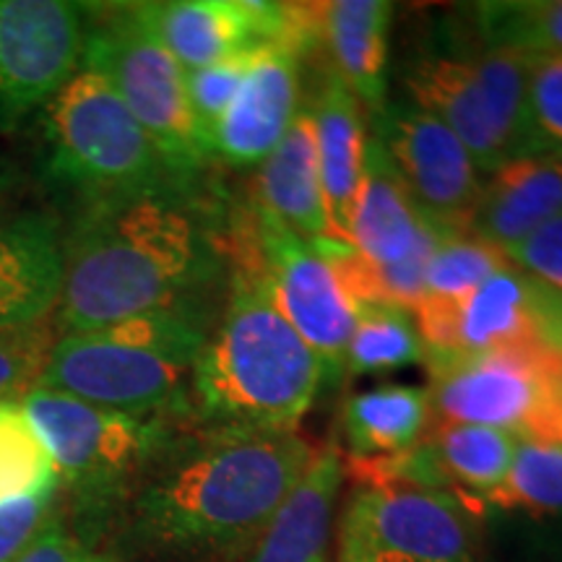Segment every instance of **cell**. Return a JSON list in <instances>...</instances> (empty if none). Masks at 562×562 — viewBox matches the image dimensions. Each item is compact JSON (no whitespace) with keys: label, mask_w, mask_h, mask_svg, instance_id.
<instances>
[{"label":"cell","mask_w":562,"mask_h":562,"mask_svg":"<svg viewBox=\"0 0 562 562\" xmlns=\"http://www.w3.org/2000/svg\"><path fill=\"white\" fill-rule=\"evenodd\" d=\"M414 206L440 232H467L480 206L484 175L467 146L438 117L414 104L385 102L375 133Z\"/></svg>","instance_id":"7c38bea8"},{"label":"cell","mask_w":562,"mask_h":562,"mask_svg":"<svg viewBox=\"0 0 562 562\" xmlns=\"http://www.w3.org/2000/svg\"><path fill=\"white\" fill-rule=\"evenodd\" d=\"M533 58L474 40L467 50L427 53L406 68L409 100L467 146L484 178L505 161L537 154L529 81Z\"/></svg>","instance_id":"8992f818"},{"label":"cell","mask_w":562,"mask_h":562,"mask_svg":"<svg viewBox=\"0 0 562 562\" xmlns=\"http://www.w3.org/2000/svg\"><path fill=\"white\" fill-rule=\"evenodd\" d=\"M539 281L505 266L456 302L422 300L414 307L427 357H463L537 344ZM542 349V347H539Z\"/></svg>","instance_id":"4fadbf2b"},{"label":"cell","mask_w":562,"mask_h":562,"mask_svg":"<svg viewBox=\"0 0 562 562\" xmlns=\"http://www.w3.org/2000/svg\"><path fill=\"white\" fill-rule=\"evenodd\" d=\"M440 472L451 484V492L467 505L469 501L482 503L505 482L510 463L516 459V435L482 425H446L430 422L427 430Z\"/></svg>","instance_id":"cb8c5ba5"},{"label":"cell","mask_w":562,"mask_h":562,"mask_svg":"<svg viewBox=\"0 0 562 562\" xmlns=\"http://www.w3.org/2000/svg\"><path fill=\"white\" fill-rule=\"evenodd\" d=\"M45 175L76 201L131 193L178 178L110 79L81 63L40 112Z\"/></svg>","instance_id":"5b68a950"},{"label":"cell","mask_w":562,"mask_h":562,"mask_svg":"<svg viewBox=\"0 0 562 562\" xmlns=\"http://www.w3.org/2000/svg\"><path fill=\"white\" fill-rule=\"evenodd\" d=\"M336 562H375L370 539L368 495L357 487L344 510L339 533H336Z\"/></svg>","instance_id":"d590c367"},{"label":"cell","mask_w":562,"mask_h":562,"mask_svg":"<svg viewBox=\"0 0 562 562\" xmlns=\"http://www.w3.org/2000/svg\"><path fill=\"white\" fill-rule=\"evenodd\" d=\"M311 115L328 211L339 237L349 245V224L362 191L370 144L362 104L355 100L347 83L328 70Z\"/></svg>","instance_id":"7402d4cb"},{"label":"cell","mask_w":562,"mask_h":562,"mask_svg":"<svg viewBox=\"0 0 562 562\" xmlns=\"http://www.w3.org/2000/svg\"><path fill=\"white\" fill-rule=\"evenodd\" d=\"M55 336L50 321L0 331V402L21 398L37 385Z\"/></svg>","instance_id":"4dcf8cb0"},{"label":"cell","mask_w":562,"mask_h":562,"mask_svg":"<svg viewBox=\"0 0 562 562\" xmlns=\"http://www.w3.org/2000/svg\"><path fill=\"white\" fill-rule=\"evenodd\" d=\"M347 474L339 442L318 448L297 487L281 505L248 562H331L336 501Z\"/></svg>","instance_id":"d6986e66"},{"label":"cell","mask_w":562,"mask_h":562,"mask_svg":"<svg viewBox=\"0 0 562 562\" xmlns=\"http://www.w3.org/2000/svg\"><path fill=\"white\" fill-rule=\"evenodd\" d=\"M58 484L55 463L26 417L21 398L0 402V505Z\"/></svg>","instance_id":"83f0119b"},{"label":"cell","mask_w":562,"mask_h":562,"mask_svg":"<svg viewBox=\"0 0 562 562\" xmlns=\"http://www.w3.org/2000/svg\"><path fill=\"white\" fill-rule=\"evenodd\" d=\"M263 47L266 45L252 47V50L237 53L227 60L214 63V66L188 70L186 74L188 100H191L195 123H199L201 136L206 140V146L211 140V133L216 128V123L222 121L224 110L229 108V102L235 100V94L240 91L245 76L250 74V68L256 66V60L261 58Z\"/></svg>","instance_id":"f546056e"},{"label":"cell","mask_w":562,"mask_h":562,"mask_svg":"<svg viewBox=\"0 0 562 562\" xmlns=\"http://www.w3.org/2000/svg\"><path fill=\"white\" fill-rule=\"evenodd\" d=\"M430 391L385 383L360 391L341 406V435L349 459H383L409 451L430 430Z\"/></svg>","instance_id":"603a6c76"},{"label":"cell","mask_w":562,"mask_h":562,"mask_svg":"<svg viewBox=\"0 0 562 562\" xmlns=\"http://www.w3.org/2000/svg\"><path fill=\"white\" fill-rule=\"evenodd\" d=\"M432 422L562 446V362L539 347L427 357Z\"/></svg>","instance_id":"9c48e42d"},{"label":"cell","mask_w":562,"mask_h":562,"mask_svg":"<svg viewBox=\"0 0 562 562\" xmlns=\"http://www.w3.org/2000/svg\"><path fill=\"white\" fill-rule=\"evenodd\" d=\"M318 448L300 430L201 427L178 438L128 492L125 533L170 558H243L269 529Z\"/></svg>","instance_id":"7a4b0ae2"},{"label":"cell","mask_w":562,"mask_h":562,"mask_svg":"<svg viewBox=\"0 0 562 562\" xmlns=\"http://www.w3.org/2000/svg\"><path fill=\"white\" fill-rule=\"evenodd\" d=\"M427 360L414 313L393 305H360L351 328L347 362L349 375H381Z\"/></svg>","instance_id":"484cf974"},{"label":"cell","mask_w":562,"mask_h":562,"mask_svg":"<svg viewBox=\"0 0 562 562\" xmlns=\"http://www.w3.org/2000/svg\"><path fill=\"white\" fill-rule=\"evenodd\" d=\"M87 11L68 0H0V133L19 131L81 66Z\"/></svg>","instance_id":"8fae6325"},{"label":"cell","mask_w":562,"mask_h":562,"mask_svg":"<svg viewBox=\"0 0 562 562\" xmlns=\"http://www.w3.org/2000/svg\"><path fill=\"white\" fill-rule=\"evenodd\" d=\"M24 182L16 161L0 157V206H5V201L19 191V186Z\"/></svg>","instance_id":"8d00e7d4"},{"label":"cell","mask_w":562,"mask_h":562,"mask_svg":"<svg viewBox=\"0 0 562 562\" xmlns=\"http://www.w3.org/2000/svg\"><path fill=\"white\" fill-rule=\"evenodd\" d=\"M497 510L562 518V446L521 440L505 482L484 501Z\"/></svg>","instance_id":"4316f807"},{"label":"cell","mask_w":562,"mask_h":562,"mask_svg":"<svg viewBox=\"0 0 562 562\" xmlns=\"http://www.w3.org/2000/svg\"><path fill=\"white\" fill-rule=\"evenodd\" d=\"M393 3L389 0H331L321 3L318 34L334 74L355 100L378 115L389 102Z\"/></svg>","instance_id":"44dd1931"},{"label":"cell","mask_w":562,"mask_h":562,"mask_svg":"<svg viewBox=\"0 0 562 562\" xmlns=\"http://www.w3.org/2000/svg\"><path fill=\"white\" fill-rule=\"evenodd\" d=\"M360 490L375 562H476L463 503L451 492L402 484Z\"/></svg>","instance_id":"9a60e30c"},{"label":"cell","mask_w":562,"mask_h":562,"mask_svg":"<svg viewBox=\"0 0 562 562\" xmlns=\"http://www.w3.org/2000/svg\"><path fill=\"white\" fill-rule=\"evenodd\" d=\"M323 381L318 355L281 315L245 248L193 368V417L203 427L297 430Z\"/></svg>","instance_id":"3957f363"},{"label":"cell","mask_w":562,"mask_h":562,"mask_svg":"<svg viewBox=\"0 0 562 562\" xmlns=\"http://www.w3.org/2000/svg\"><path fill=\"white\" fill-rule=\"evenodd\" d=\"M440 235L414 206L383 144L370 133L362 191L349 224L351 248L372 266H393L435 248Z\"/></svg>","instance_id":"ac0fdd59"},{"label":"cell","mask_w":562,"mask_h":562,"mask_svg":"<svg viewBox=\"0 0 562 562\" xmlns=\"http://www.w3.org/2000/svg\"><path fill=\"white\" fill-rule=\"evenodd\" d=\"M252 206L313 245L344 243L328 211L311 110H300L277 149L258 165Z\"/></svg>","instance_id":"e0dca14e"},{"label":"cell","mask_w":562,"mask_h":562,"mask_svg":"<svg viewBox=\"0 0 562 562\" xmlns=\"http://www.w3.org/2000/svg\"><path fill=\"white\" fill-rule=\"evenodd\" d=\"M21 406L58 480L87 505H110L128 495L175 438L172 422L104 409L40 385L21 396Z\"/></svg>","instance_id":"ba28073f"},{"label":"cell","mask_w":562,"mask_h":562,"mask_svg":"<svg viewBox=\"0 0 562 562\" xmlns=\"http://www.w3.org/2000/svg\"><path fill=\"white\" fill-rule=\"evenodd\" d=\"M245 235L250 237L248 250L281 315L318 355L326 381L336 383L347 362L360 305L351 300L318 245L307 243L277 216L250 206V227Z\"/></svg>","instance_id":"30bf717a"},{"label":"cell","mask_w":562,"mask_h":562,"mask_svg":"<svg viewBox=\"0 0 562 562\" xmlns=\"http://www.w3.org/2000/svg\"><path fill=\"white\" fill-rule=\"evenodd\" d=\"M292 42H271L245 76L240 91L211 133V159L229 167H258L300 115V60Z\"/></svg>","instance_id":"5bb4252c"},{"label":"cell","mask_w":562,"mask_h":562,"mask_svg":"<svg viewBox=\"0 0 562 562\" xmlns=\"http://www.w3.org/2000/svg\"><path fill=\"white\" fill-rule=\"evenodd\" d=\"M463 11L469 32L484 47L562 58V0H484Z\"/></svg>","instance_id":"d4e9b609"},{"label":"cell","mask_w":562,"mask_h":562,"mask_svg":"<svg viewBox=\"0 0 562 562\" xmlns=\"http://www.w3.org/2000/svg\"><path fill=\"white\" fill-rule=\"evenodd\" d=\"M529 112L533 149L562 159V58H533Z\"/></svg>","instance_id":"1f68e13d"},{"label":"cell","mask_w":562,"mask_h":562,"mask_svg":"<svg viewBox=\"0 0 562 562\" xmlns=\"http://www.w3.org/2000/svg\"><path fill=\"white\" fill-rule=\"evenodd\" d=\"M510 266L501 248L484 243L472 232H442L435 245L425 277V297L432 302H456L476 290L484 279Z\"/></svg>","instance_id":"f1b7e54d"},{"label":"cell","mask_w":562,"mask_h":562,"mask_svg":"<svg viewBox=\"0 0 562 562\" xmlns=\"http://www.w3.org/2000/svg\"><path fill=\"white\" fill-rule=\"evenodd\" d=\"M87 16L94 21H87L81 63L108 76L167 167L195 180L211 154L188 100L186 70L154 34L140 3L108 5Z\"/></svg>","instance_id":"52a82bcc"},{"label":"cell","mask_w":562,"mask_h":562,"mask_svg":"<svg viewBox=\"0 0 562 562\" xmlns=\"http://www.w3.org/2000/svg\"><path fill=\"white\" fill-rule=\"evenodd\" d=\"M55 492L58 487L40 490L0 505V562L16 560L37 537V531L53 516Z\"/></svg>","instance_id":"d6a6232c"},{"label":"cell","mask_w":562,"mask_h":562,"mask_svg":"<svg viewBox=\"0 0 562 562\" xmlns=\"http://www.w3.org/2000/svg\"><path fill=\"white\" fill-rule=\"evenodd\" d=\"M562 214V159L531 154L505 161L484 178L482 199L469 232L505 256L554 216Z\"/></svg>","instance_id":"ffe728a7"},{"label":"cell","mask_w":562,"mask_h":562,"mask_svg":"<svg viewBox=\"0 0 562 562\" xmlns=\"http://www.w3.org/2000/svg\"><path fill=\"white\" fill-rule=\"evenodd\" d=\"M209 334L211 323L201 305L58 334L37 385L175 425V419L193 417V368Z\"/></svg>","instance_id":"277c9868"},{"label":"cell","mask_w":562,"mask_h":562,"mask_svg":"<svg viewBox=\"0 0 562 562\" xmlns=\"http://www.w3.org/2000/svg\"><path fill=\"white\" fill-rule=\"evenodd\" d=\"M13 562H108L97 554L81 537L70 533L58 516L47 518L37 537Z\"/></svg>","instance_id":"e575fe53"},{"label":"cell","mask_w":562,"mask_h":562,"mask_svg":"<svg viewBox=\"0 0 562 562\" xmlns=\"http://www.w3.org/2000/svg\"><path fill=\"white\" fill-rule=\"evenodd\" d=\"M60 240L55 334L201 305L224 271L216 224L193 180L79 201Z\"/></svg>","instance_id":"6da1fadb"},{"label":"cell","mask_w":562,"mask_h":562,"mask_svg":"<svg viewBox=\"0 0 562 562\" xmlns=\"http://www.w3.org/2000/svg\"><path fill=\"white\" fill-rule=\"evenodd\" d=\"M513 266L562 292V214L508 250Z\"/></svg>","instance_id":"836d02e7"},{"label":"cell","mask_w":562,"mask_h":562,"mask_svg":"<svg viewBox=\"0 0 562 562\" xmlns=\"http://www.w3.org/2000/svg\"><path fill=\"white\" fill-rule=\"evenodd\" d=\"M60 281V224L45 211L0 206V331L50 318Z\"/></svg>","instance_id":"2e32d148"}]
</instances>
